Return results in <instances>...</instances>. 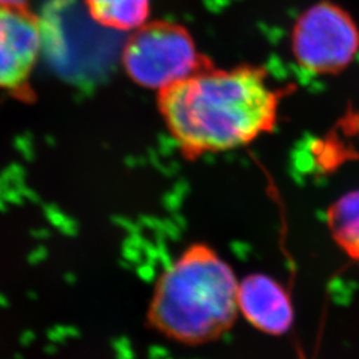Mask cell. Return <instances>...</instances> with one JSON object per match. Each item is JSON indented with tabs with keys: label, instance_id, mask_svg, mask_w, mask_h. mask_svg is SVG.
<instances>
[{
	"label": "cell",
	"instance_id": "1",
	"mask_svg": "<svg viewBox=\"0 0 359 359\" xmlns=\"http://www.w3.org/2000/svg\"><path fill=\"white\" fill-rule=\"evenodd\" d=\"M281 95L256 65L204 68L158 90V109L181 154L197 160L246 147L276 128Z\"/></svg>",
	"mask_w": 359,
	"mask_h": 359
},
{
	"label": "cell",
	"instance_id": "6",
	"mask_svg": "<svg viewBox=\"0 0 359 359\" xmlns=\"http://www.w3.org/2000/svg\"><path fill=\"white\" fill-rule=\"evenodd\" d=\"M237 308L253 327L269 335L286 334L294 323L290 295L266 274L255 273L238 281Z\"/></svg>",
	"mask_w": 359,
	"mask_h": 359
},
{
	"label": "cell",
	"instance_id": "5",
	"mask_svg": "<svg viewBox=\"0 0 359 359\" xmlns=\"http://www.w3.org/2000/svg\"><path fill=\"white\" fill-rule=\"evenodd\" d=\"M41 29L25 6L0 4V88L25 84L38 62Z\"/></svg>",
	"mask_w": 359,
	"mask_h": 359
},
{
	"label": "cell",
	"instance_id": "8",
	"mask_svg": "<svg viewBox=\"0 0 359 359\" xmlns=\"http://www.w3.org/2000/svg\"><path fill=\"white\" fill-rule=\"evenodd\" d=\"M326 219L334 241L359 265V189L329 206Z\"/></svg>",
	"mask_w": 359,
	"mask_h": 359
},
{
	"label": "cell",
	"instance_id": "7",
	"mask_svg": "<svg viewBox=\"0 0 359 359\" xmlns=\"http://www.w3.org/2000/svg\"><path fill=\"white\" fill-rule=\"evenodd\" d=\"M95 22L116 31H136L151 15V0H86Z\"/></svg>",
	"mask_w": 359,
	"mask_h": 359
},
{
	"label": "cell",
	"instance_id": "3",
	"mask_svg": "<svg viewBox=\"0 0 359 359\" xmlns=\"http://www.w3.org/2000/svg\"><path fill=\"white\" fill-rule=\"evenodd\" d=\"M123 65L136 84L158 92L213 63L198 52L185 27L154 20L132 32L123 50Z\"/></svg>",
	"mask_w": 359,
	"mask_h": 359
},
{
	"label": "cell",
	"instance_id": "2",
	"mask_svg": "<svg viewBox=\"0 0 359 359\" xmlns=\"http://www.w3.org/2000/svg\"><path fill=\"white\" fill-rule=\"evenodd\" d=\"M238 280L205 244L188 246L161 273L148 308L156 332L182 345L216 341L238 317Z\"/></svg>",
	"mask_w": 359,
	"mask_h": 359
},
{
	"label": "cell",
	"instance_id": "9",
	"mask_svg": "<svg viewBox=\"0 0 359 359\" xmlns=\"http://www.w3.org/2000/svg\"><path fill=\"white\" fill-rule=\"evenodd\" d=\"M28 0H0V4L6 6H25Z\"/></svg>",
	"mask_w": 359,
	"mask_h": 359
},
{
	"label": "cell",
	"instance_id": "4",
	"mask_svg": "<svg viewBox=\"0 0 359 359\" xmlns=\"http://www.w3.org/2000/svg\"><path fill=\"white\" fill-rule=\"evenodd\" d=\"M295 62L316 75H337L359 52V28L345 8L329 0L310 6L292 31Z\"/></svg>",
	"mask_w": 359,
	"mask_h": 359
}]
</instances>
